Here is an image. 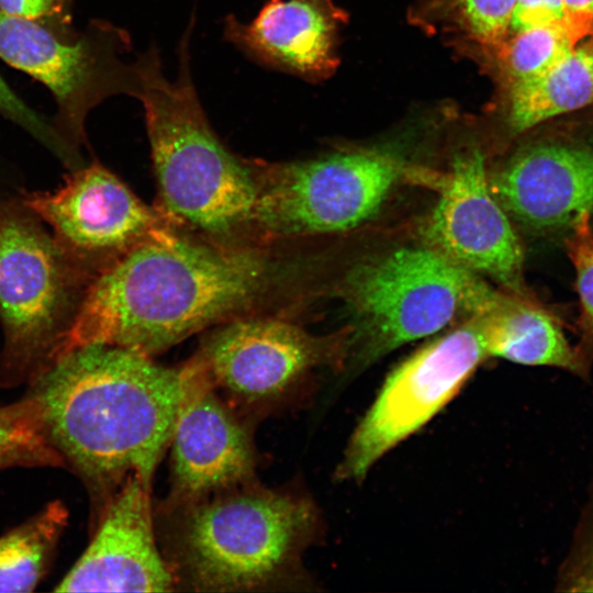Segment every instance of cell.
Segmentation results:
<instances>
[{"label": "cell", "mask_w": 593, "mask_h": 593, "mask_svg": "<svg viewBox=\"0 0 593 593\" xmlns=\"http://www.w3.org/2000/svg\"><path fill=\"white\" fill-rule=\"evenodd\" d=\"M516 0H454L468 32L484 44L499 45L510 34Z\"/></svg>", "instance_id": "cell-25"}, {"label": "cell", "mask_w": 593, "mask_h": 593, "mask_svg": "<svg viewBox=\"0 0 593 593\" xmlns=\"http://www.w3.org/2000/svg\"><path fill=\"white\" fill-rule=\"evenodd\" d=\"M337 12L328 0H268L244 23L224 20V37L253 61L304 78H318L335 66Z\"/></svg>", "instance_id": "cell-16"}, {"label": "cell", "mask_w": 593, "mask_h": 593, "mask_svg": "<svg viewBox=\"0 0 593 593\" xmlns=\"http://www.w3.org/2000/svg\"><path fill=\"white\" fill-rule=\"evenodd\" d=\"M563 0H516L511 33L566 21Z\"/></svg>", "instance_id": "cell-26"}, {"label": "cell", "mask_w": 593, "mask_h": 593, "mask_svg": "<svg viewBox=\"0 0 593 593\" xmlns=\"http://www.w3.org/2000/svg\"><path fill=\"white\" fill-rule=\"evenodd\" d=\"M248 161L256 186L250 234L264 242L353 231L377 216L405 180H428L425 171H416L381 149Z\"/></svg>", "instance_id": "cell-7"}, {"label": "cell", "mask_w": 593, "mask_h": 593, "mask_svg": "<svg viewBox=\"0 0 593 593\" xmlns=\"http://www.w3.org/2000/svg\"><path fill=\"white\" fill-rule=\"evenodd\" d=\"M556 591L593 592V479L559 567Z\"/></svg>", "instance_id": "cell-23"}, {"label": "cell", "mask_w": 593, "mask_h": 593, "mask_svg": "<svg viewBox=\"0 0 593 593\" xmlns=\"http://www.w3.org/2000/svg\"><path fill=\"white\" fill-rule=\"evenodd\" d=\"M508 124L518 134L593 103V37L544 74L508 88Z\"/></svg>", "instance_id": "cell-18"}, {"label": "cell", "mask_w": 593, "mask_h": 593, "mask_svg": "<svg viewBox=\"0 0 593 593\" xmlns=\"http://www.w3.org/2000/svg\"><path fill=\"white\" fill-rule=\"evenodd\" d=\"M486 358L474 315L403 360L388 374L355 428L335 479L362 481L379 459L448 404Z\"/></svg>", "instance_id": "cell-10"}, {"label": "cell", "mask_w": 593, "mask_h": 593, "mask_svg": "<svg viewBox=\"0 0 593 593\" xmlns=\"http://www.w3.org/2000/svg\"><path fill=\"white\" fill-rule=\"evenodd\" d=\"M276 243L160 231L90 282L60 357L92 344L153 357L203 329L292 303L307 266Z\"/></svg>", "instance_id": "cell-1"}, {"label": "cell", "mask_w": 593, "mask_h": 593, "mask_svg": "<svg viewBox=\"0 0 593 593\" xmlns=\"http://www.w3.org/2000/svg\"><path fill=\"white\" fill-rule=\"evenodd\" d=\"M68 518L65 503L54 500L0 536V593L35 590L52 566Z\"/></svg>", "instance_id": "cell-19"}, {"label": "cell", "mask_w": 593, "mask_h": 593, "mask_svg": "<svg viewBox=\"0 0 593 593\" xmlns=\"http://www.w3.org/2000/svg\"><path fill=\"white\" fill-rule=\"evenodd\" d=\"M194 14L178 45V70L166 78L157 47L137 56L138 99L158 184L156 206L175 226L220 239H253L256 186L248 159L214 132L192 75Z\"/></svg>", "instance_id": "cell-3"}, {"label": "cell", "mask_w": 593, "mask_h": 593, "mask_svg": "<svg viewBox=\"0 0 593 593\" xmlns=\"http://www.w3.org/2000/svg\"><path fill=\"white\" fill-rule=\"evenodd\" d=\"M10 468H64L53 446L37 399L26 393L0 406V471Z\"/></svg>", "instance_id": "cell-21"}, {"label": "cell", "mask_w": 593, "mask_h": 593, "mask_svg": "<svg viewBox=\"0 0 593 593\" xmlns=\"http://www.w3.org/2000/svg\"><path fill=\"white\" fill-rule=\"evenodd\" d=\"M567 20L593 37V0H563Z\"/></svg>", "instance_id": "cell-28"}, {"label": "cell", "mask_w": 593, "mask_h": 593, "mask_svg": "<svg viewBox=\"0 0 593 593\" xmlns=\"http://www.w3.org/2000/svg\"><path fill=\"white\" fill-rule=\"evenodd\" d=\"M189 377L133 349L86 345L29 385L49 439L101 510L133 475L152 482L169 448Z\"/></svg>", "instance_id": "cell-2"}, {"label": "cell", "mask_w": 593, "mask_h": 593, "mask_svg": "<svg viewBox=\"0 0 593 593\" xmlns=\"http://www.w3.org/2000/svg\"><path fill=\"white\" fill-rule=\"evenodd\" d=\"M510 219L537 234L571 228L593 214V145L571 137L532 142L488 169Z\"/></svg>", "instance_id": "cell-15"}, {"label": "cell", "mask_w": 593, "mask_h": 593, "mask_svg": "<svg viewBox=\"0 0 593 593\" xmlns=\"http://www.w3.org/2000/svg\"><path fill=\"white\" fill-rule=\"evenodd\" d=\"M496 289L422 242L354 262L336 286L351 315L349 377L401 346L483 311Z\"/></svg>", "instance_id": "cell-5"}, {"label": "cell", "mask_w": 593, "mask_h": 593, "mask_svg": "<svg viewBox=\"0 0 593 593\" xmlns=\"http://www.w3.org/2000/svg\"><path fill=\"white\" fill-rule=\"evenodd\" d=\"M477 315L489 357L590 379L592 365L569 343L559 321L534 295L496 289L488 306Z\"/></svg>", "instance_id": "cell-17"}, {"label": "cell", "mask_w": 593, "mask_h": 593, "mask_svg": "<svg viewBox=\"0 0 593 593\" xmlns=\"http://www.w3.org/2000/svg\"><path fill=\"white\" fill-rule=\"evenodd\" d=\"M130 34L93 20L83 30L48 23L0 10V58L42 85L56 103L53 125L61 138L81 152L87 145L86 120L114 96L137 98L138 58L131 59Z\"/></svg>", "instance_id": "cell-8"}, {"label": "cell", "mask_w": 593, "mask_h": 593, "mask_svg": "<svg viewBox=\"0 0 593 593\" xmlns=\"http://www.w3.org/2000/svg\"><path fill=\"white\" fill-rule=\"evenodd\" d=\"M150 483L130 477L100 510L87 549L55 592H169L174 572L159 549Z\"/></svg>", "instance_id": "cell-14"}, {"label": "cell", "mask_w": 593, "mask_h": 593, "mask_svg": "<svg viewBox=\"0 0 593 593\" xmlns=\"http://www.w3.org/2000/svg\"><path fill=\"white\" fill-rule=\"evenodd\" d=\"M350 327L315 335L280 315L240 316L212 328L192 357L244 416L281 407L315 369H344Z\"/></svg>", "instance_id": "cell-9"}, {"label": "cell", "mask_w": 593, "mask_h": 593, "mask_svg": "<svg viewBox=\"0 0 593 593\" xmlns=\"http://www.w3.org/2000/svg\"><path fill=\"white\" fill-rule=\"evenodd\" d=\"M170 440V492L164 511L256 481L251 426L206 380L195 360Z\"/></svg>", "instance_id": "cell-13"}, {"label": "cell", "mask_w": 593, "mask_h": 593, "mask_svg": "<svg viewBox=\"0 0 593 593\" xmlns=\"http://www.w3.org/2000/svg\"><path fill=\"white\" fill-rule=\"evenodd\" d=\"M437 187L439 195L422 227V240L503 290L534 295L524 278L521 240L491 191L482 152L473 147L457 154Z\"/></svg>", "instance_id": "cell-12"}, {"label": "cell", "mask_w": 593, "mask_h": 593, "mask_svg": "<svg viewBox=\"0 0 593 593\" xmlns=\"http://www.w3.org/2000/svg\"><path fill=\"white\" fill-rule=\"evenodd\" d=\"M163 552L177 584L200 592H251L300 583L302 558L321 526L314 502L256 481L164 511Z\"/></svg>", "instance_id": "cell-4"}, {"label": "cell", "mask_w": 593, "mask_h": 593, "mask_svg": "<svg viewBox=\"0 0 593 593\" xmlns=\"http://www.w3.org/2000/svg\"><path fill=\"white\" fill-rule=\"evenodd\" d=\"M91 281L20 198L0 195V388L30 385L59 360Z\"/></svg>", "instance_id": "cell-6"}, {"label": "cell", "mask_w": 593, "mask_h": 593, "mask_svg": "<svg viewBox=\"0 0 593 593\" xmlns=\"http://www.w3.org/2000/svg\"><path fill=\"white\" fill-rule=\"evenodd\" d=\"M585 38L568 20L511 33L499 44V65L507 87L544 74Z\"/></svg>", "instance_id": "cell-20"}, {"label": "cell", "mask_w": 593, "mask_h": 593, "mask_svg": "<svg viewBox=\"0 0 593 593\" xmlns=\"http://www.w3.org/2000/svg\"><path fill=\"white\" fill-rule=\"evenodd\" d=\"M0 116L22 127L69 170L85 165L81 152L68 145L53 122L29 107L0 76Z\"/></svg>", "instance_id": "cell-24"}, {"label": "cell", "mask_w": 593, "mask_h": 593, "mask_svg": "<svg viewBox=\"0 0 593 593\" xmlns=\"http://www.w3.org/2000/svg\"><path fill=\"white\" fill-rule=\"evenodd\" d=\"M74 0H0V10L48 23H72Z\"/></svg>", "instance_id": "cell-27"}, {"label": "cell", "mask_w": 593, "mask_h": 593, "mask_svg": "<svg viewBox=\"0 0 593 593\" xmlns=\"http://www.w3.org/2000/svg\"><path fill=\"white\" fill-rule=\"evenodd\" d=\"M19 198L92 280L139 244L175 226L98 160L69 170L53 191H21Z\"/></svg>", "instance_id": "cell-11"}, {"label": "cell", "mask_w": 593, "mask_h": 593, "mask_svg": "<svg viewBox=\"0 0 593 593\" xmlns=\"http://www.w3.org/2000/svg\"><path fill=\"white\" fill-rule=\"evenodd\" d=\"M592 215L582 216L564 239L566 251L575 270V288L580 302L577 349L593 365V225Z\"/></svg>", "instance_id": "cell-22"}]
</instances>
